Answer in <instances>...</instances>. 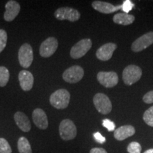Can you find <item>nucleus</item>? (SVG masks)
<instances>
[{
  "mask_svg": "<svg viewBox=\"0 0 153 153\" xmlns=\"http://www.w3.org/2000/svg\"><path fill=\"white\" fill-rule=\"evenodd\" d=\"M70 94L67 89H60L53 92L50 97V103L57 109H64L68 106Z\"/></svg>",
  "mask_w": 153,
  "mask_h": 153,
  "instance_id": "f257e3e1",
  "label": "nucleus"
},
{
  "mask_svg": "<svg viewBox=\"0 0 153 153\" xmlns=\"http://www.w3.org/2000/svg\"><path fill=\"white\" fill-rule=\"evenodd\" d=\"M142 70L140 67L131 65L127 66L123 71V81L125 85L131 86L137 82L142 76Z\"/></svg>",
  "mask_w": 153,
  "mask_h": 153,
  "instance_id": "f03ea898",
  "label": "nucleus"
},
{
  "mask_svg": "<svg viewBox=\"0 0 153 153\" xmlns=\"http://www.w3.org/2000/svg\"><path fill=\"white\" fill-rule=\"evenodd\" d=\"M60 136L63 140H71L76 136V127L72 120L64 119L60 122L59 126Z\"/></svg>",
  "mask_w": 153,
  "mask_h": 153,
  "instance_id": "7ed1b4c3",
  "label": "nucleus"
},
{
  "mask_svg": "<svg viewBox=\"0 0 153 153\" xmlns=\"http://www.w3.org/2000/svg\"><path fill=\"white\" fill-rule=\"evenodd\" d=\"M95 108L101 114H108L112 110V104L109 98L102 93L96 94L93 98Z\"/></svg>",
  "mask_w": 153,
  "mask_h": 153,
  "instance_id": "20e7f679",
  "label": "nucleus"
},
{
  "mask_svg": "<svg viewBox=\"0 0 153 153\" xmlns=\"http://www.w3.org/2000/svg\"><path fill=\"white\" fill-rule=\"evenodd\" d=\"M19 62L24 68H28L33 60V52L30 44H23L19 50Z\"/></svg>",
  "mask_w": 153,
  "mask_h": 153,
  "instance_id": "39448f33",
  "label": "nucleus"
},
{
  "mask_svg": "<svg viewBox=\"0 0 153 153\" xmlns=\"http://www.w3.org/2000/svg\"><path fill=\"white\" fill-rule=\"evenodd\" d=\"M92 46V42L89 38L82 39L71 48L70 56L73 59H79L87 54Z\"/></svg>",
  "mask_w": 153,
  "mask_h": 153,
  "instance_id": "423d86ee",
  "label": "nucleus"
},
{
  "mask_svg": "<svg viewBox=\"0 0 153 153\" xmlns=\"http://www.w3.org/2000/svg\"><path fill=\"white\" fill-rule=\"evenodd\" d=\"M54 16L57 20H68L71 22L78 21L80 18V14L76 9L71 7H61L55 11Z\"/></svg>",
  "mask_w": 153,
  "mask_h": 153,
  "instance_id": "0eeeda50",
  "label": "nucleus"
},
{
  "mask_svg": "<svg viewBox=\"0 0 153 153\" xmlns=\"http://www.w3.org/2000/svg\"><path fill=\"white\" fill-rule=\"evenodd\" d=\"M85 71L82 67L73 65L63 72L62 78L66 82L70 84H74L79 82L83 78Z\"/></svg>",
  "mask_w": 153,
  "mask_h": 153,
  "instance_id": "6e6552de",
  "label": "nucleus"
},
{
  "mask_svg": "<svg viewBox=\"0 0 153 153\" xmlns=\"http://www.w3.org/2000/svg\"><path fill=\"white\" fill-rule=\"evenodd\" d=\"M58 47V41L55 37H49L41 43L39 53L41 57H49L56 52Z\"/></svg>",
  "mask_w": 153,
  "mask_h": 153,
  "instance_id": "1a4fd4ad",
  "label": "nucleus"
},
{
  "mask_svg": "<svg viewBox=\"0 0 153 153\" xmlns=\"http://www.w3.org/2000/svg\"><path fill=\"white\" fill-rule=\"evenodd\" d=\"M153 44V31L148 32L137 38L131 45L133 52H140Z\"/></svg>",
  "mask_w": 153,
  "mask_h": 153,
  "instance_id": "9d476101",
  "label": "nucleus"
},
{
  "mask_svg": "<svg viewBox=\"0 0 153 153\" xmlns=\"http://www.w3.org/2000/svg\"><path fill=\"white\" fill-rule=\"evenodd\" d=\"M97 78L99 83L106 88L114 87L118 82V76L115 72H99Z\"/></svg>",
  "mask_w": 153,
  "mask_h": 153,
  "instance_id": "9b49d317",
  "label": "nucleus"
},
{
  "mask_svg": "<svg viewBox=\"0 0 153 153\" xmlns=\"http://www.w3.org/2000/svg\"><path fill=\"white\" fill-rule=\"evenodd\" d=\"M21 10L20 4L16 1L10 0L7 1L5 5V12L4 14V19L6 22H11L18 16Z\"/></svg>",
  "mask_w": 153,
  "mask_h": 153,
  "instance_id": "f8f14e48",
  "label": "nucleus"
},
{
  "mask_svg": "<svg viewBox=\"0 0 153 153\" xmlns=\"http://www.w3.org/2000/svg\"><path fill=\"white\" fill-rule=\"evenodd\" d=\"M117 48V45L114 43H108L103 45L97 50L96 56L99 60L108 61L112 57L115 50Z\"/></svg>",
  "mask_w": 153,
  "mask_h": 153,
  "instance_id": "ddd939ff",
  "label": "nucleus"
},
{
  "mask_svg": "<svg viewBox=\"0 0 153 153\" xmlns=\"http://www.w3.org/2000/svg\"><path fill=\"white\" fill-rule=\"evenodd\" d=\"M33 123L39 129L45 130L48 127V120L45 111L41 108H36L32 113Z\"/></svg>",
  "mask_w": 153,
  "mask_h": 153,
  "instance_id": "4468645a",
  "label": "nucleus"
},
{
  "mask_svg": "<svg viewBox=\"0 0 153 153\" xmlns=\"http://www.w3.org/2000/svg\"><path fill=\"white\" fill-rule=\"evenodd\" d=\"M91 6L95 10L106 14H111V13L117 11L122 8V5L114 6L111 3L102 1H94L91 4Z\"/></svg>",
  "mask_w": 153,
  "mask_h": 153,
  "instance_id": "2eb2a0df",
  "label": "nucleus"
},
{
  "mask_svg": "<svg viewBox=\"0 0 153 153\" xmlns=\"http://www.w3.org/2000/svg\"><path fill=\"white\" fill-rule=\"evenodd\" d=\"M19 81L23 90L26 91H30L33 86V75L29 71L22 70L19 74Z\"/></svg>",
  "mask_w": 153,
  "mask_h": 153,
  "instance_id": "dca6fc26",
  "label": "nucleus"
},
{
  "mask_svg": "<svg viewBox=\"0 0 153 153\" xmlns=\"http://www.w3.org/2000/svg\"><path fill=\"white\" fill-rule=\"evenodd\" d=\"M14 120L17 126L24 132H29L31 129V124L28 116L24 113L17 111L14 114Z\"/></svg>",
  "mask_w": 153,
  "mask_h": 153,
  "instance_id": "f3484780",
  "label": "nucleus"
},
{
  "mask_svg": "<svg viewBox=\"0 0 153 153\" xmlns=\"http://www.w3.org/2000/svg\"><path fill=\"white\" fill-rule=\"evenodd\" d=\"M135 133V129L131 125L120 126L114 131V137L117 140L121 141L127 139L128 137L133 136Z\"/></svg>",
  "mask_w": 153,
  "mask_h": 153,
  "instance_id": "a211bd4d",
  "label": "nucleus"
},
{
  "mask_svg": "<svg viewBox=\"0 0 153 153\" xmlns=\"http://www.w3.org/2000/svg\"><path fill=\"white\" fill-rule=\"evenodd\" d=\"M113 21L117 24L128 26V25L133 24L135 21V16L133 15L126 14V13H118L114 15Z\"/></svg>",
  "mask_w": 153,
  "mask_h": 153,
  "instance_id": "6ab92c4d",
  "label": "nucleus"
},
{
  "mask_svg": "<svg viewBox=\"0 0 153 153\" xmlns=\"http://www.w3.org/2000/svg\"><path fill=\"white\" fill-rule=\"evenodd\" d=\"M18 150L19 153H32V149L29 141L25 137H21L18 140Z\"/></svg>",
  "mask_w": 153,
  "mask_h": 153,
  "instance_id": "aec40b11",
  "label": "nucleus"
},
{
  "mask_svg": "<svg viewBox=\"0 0 153 153\" xmlns=\"http://www.w3.org/2000/svg\"><path fill=\"white\" fill-rule=\"evenodd\" d=\"M9 70L4 66H0V87H4L8 83L9 80Z\"/></svg>",
  "mask_w": 153,
  "mask_h": 153,
  "instance_id": "412c9836",
  "label": "nucleus"
},
{
  "mask_svg": "<svg viewBox=\"0 0 153 153\" xmlns=\"http://www.w3.org/2000/svg\"><path fill=\"white\" fill-rule=\"evenodd\" d=\"M143 120L147 125L153 127V106H151L145 111L143 114Z\"/></svg>",
  "mask_w": 153,
  "mask_h": 153,
  "instance_id": "4be33fe9",
  "label": "nucleus"
},
{
  "mask_svg": "<svg viewBox=\"0 0 153 153\" xmlns=\"http://www.w3.org/2000/svg\"><path fill=\"white\" fill-rule=\"evenodd\" d=\"M0 153H12L10 145L4 138H0Z\"/></svg>",
  "mask_w": 153,
  "mask_h": 153,
  "instance_id": "5701e85b",
  "label": "nucleus"
},
{
  "mask_svg": "<svg viewBox=\"0 0 153 153\" xmlns=\"http://www.w3.org/2000/svg\"><path fill=\"white\" fill-rule=\"evenodd\" d=\"M142 148L139 143L131 142L128 145L127 151L128 153H140Z\"/></svg>",
  "mask_w": 153,
  "mask_h": 153,
  "instance_id": "b1692460",
  "label": "nucleus"
},
{
  "mask_svg": "<svg viewBox=\"0 0 153 153\" xmlns=\"http://www.w3.org/2000/svg\"><path fill=\"white\" fill-rule=\"evenodd\" d=\"M7 33L4 30L0 29V53L3 51L7 45Z\"/></svg>",
  "mask_w": 153,
  "mask_h": 153,
  "instance_id": "393cba45",
  "label": "nucleus"
},
{
  "mask_svg": "<svg viewBox=\"0 0 153 153\" xmlns=\"http://www.w3.org/2000/svg\"><path fill=\"white\" fill-rule=\"evenodd\" d=\"M134 7H135V4L133 3H132L129 0H126V1H123V4H122L121 9L126 14H128L130 11H131L133 9Z\"/></svg>",
  "mask_w": 153,
  "mask_h": 153,
  "instance_id": "a878e982",
  "label": "nucleus"
},
{
  "mask_svg": "<svg viewBox=\"0 0 153 153\" xmlns=\"http://www.w3.org/2000/svg\"><path fill=\"white\" fill-rule=\"evenodd\" d=\"M102 125L104 126L108 130V131L111 132L115 131V128H116V126H115V123L114 122L111 121V120L109 119H104L102 121Z\"/></svg>",
  "mask_w": 153,
  "mask_h": 153,
  "instance_id": "bb28decb",
  "label": "nucleus"
},
{
  "mask_svg": "<svg viewBox=\"0 0 153 153\" xmlns=\"http://www.w3.org/2000/svg\"><path fill=\"white\" fill-rule=\"evenodd\" d=\"M143 100L145 104H152L153 103V90L148 91V93H146L143 97Z\"/></svg>",
  "mask_w": 153,
  "mask_h": 153,
  "instance_id": "cd10ccee",
  "label": "nucleus"
},
{
  "mask_svg": "<svg viewBox=\"0 0 153 153\" xmlns=\"http://www.w3.org/2000/svg\"><path fill=\"white\" fill-rule=\"evenodd\" d=\"M94 137L96 141L98 142L99 143H100V144H103V143L106 142V138H105V137L103 136V135H101L100 133H99V132L94 133Z\"/></svg>",
  "mask_w": 153,
  "mask_h": 153,
  "instance_id": "c85d7f7f",
  "label": "nucleus"
},
{
  "mask_svg": "<svg viewBox=\"0 0 153 153\" xmlns=\"http://www.w3.org/2000/svg\"><path fill=\"white\" fill-rule=\"evenodd\" d=\"M89 153H107L106 150L101 148H94L90 150Z\"/></svg>",
  "mask_w": 153,
  "mask_h": 153,
  "instance_id": "c756f323",
  "label": "nucleus"
},
{
  "mask_svg": "<svg viewBox=\"0 0 153 153\" xmlns=\"http://www.w3.org/2000/svg\"><path fill=\"white\" fill-rule=\"evenodd\" d=\"M143 153H153V148L152 149H149V150L145 151Z\"/></svg>",
  "mask_w": 153,
  "mask_h": 153,
  "instance_id": "7c9ffc66",
  "label": "nucleus"
}]
</instances>
